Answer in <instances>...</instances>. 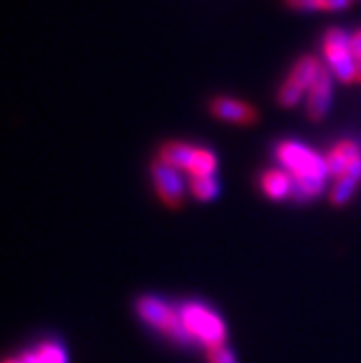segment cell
I'll list each match as a JSON object with an SVG mask.
<instances>
[{"label": "cell", "instance_id": "obj_1", "mask_svg": "<svg viewBox=\"0 0 361 363\" xmlns=\"http://www.w3.org/2000/svg\"><path fill=\"white\" fill-rule=\"evenodd\" d=\"M181 320L191 342H201L205 348L220 346L226 340V326L222 318L203 303H185L179 307Z\"/></svg>", "mask_w": 361, "mask_h": 363}, {"label": "cell", "instance_id": "obj_2", "mask_svg": "<svg viewBox=\"0 0 361 363\" xmlns=\"http://www.w3.org/2000/svg\"><path fill=\"white\" fill-rule=\"evenodd\" d=\"M135 311L142 322L157 328V331H161L163 335H168L172 342H177V344L191 342V337L187 335L185 326H183L181 311L168 303H163L161 298H157V296H142V298L135 303Z\"/></svg>", "mask_w": 361, "mask_h": 363}, {"label": "cell", "instance_id": "obj_3", "mask_svg": "<svg viewBox=\"0 0 361 363\" xmlns=\"http://www.w3.org/2000/svg\"><path fill=\"white\" fill-rule=\"evenodd\" d=\"M274 155L291 177H309V179H322V181H326V177H329L326 157H322L320 152L299 142H291V140L281 142Z\"/></svg>", "mask_w": 361, "mask_h": 363}, {"label": "cell", "instance_id": "obj_4", "mask_svg": "<svg viewBox=\"0 0 361 363\" xmlns=\"http://www.w3.org/2000/svg\"><path fill=\"white\" fill-rule=\"evenodd\" d=\"M322 52L329 70L342 83H355L359 79V61L350 50V35L342 28H329L322 38Z\"/></svg>", "mask_w": 361, "mask_h": 363}, {"label": "cell", "instance_id": "obj_5", "mask_svg": "<svg viewBox=\"0 0 361 363\" xmlns=\"http://www.w3.org/2000/svg\"><path fill=\"white\" fill-rule=\"evenodd\" d=\"M150 174H152L155 189L161 201L172 209H179L183 205V196H185V183L181 179V172L172 168L170 163L159 159L152 163Z\"/></svg>", "mask_w": 361, "mask_h": 363}, {"label": "cell", "instance_id": "obj_6", "mask_svg": "<svg viewBox=\"0 0 361 363\" xmlns=\"http://www.w3.org/2000/svg\"><path fill=\"white\" fill-rule=\"evenodd\" d=\"M331 70L329 65H322V72L313 87L307 91V116L309 120L318 122L326 116L331 107V96H333V81H331Z\"/></svg>", "mask_w": 361, "mask_h": 363}, {"label": "cell", "instance_id": "obj_7", "mask_svg": "<svg viewBox=\"0 0 361 363\" xmlns=\"http://www.w3.org/2000/svg\"><path fill=\"white\" fill-rule=\"evenodd\" d=\"M209 111L218 120L231 122V124H255L257 122V109L250 107L248 103L238 101V98L220 96L209 105Z\"/></svg>", "mask_w": 361, "mask_h": 363}, {"label": "cell", "instance_id": "obj_8", "mask_svg": "<svg viewBox=\"0 0 361 363\" xmlns=\"http://www.w3.org/2000/svg\"><path fill=\"white\" fill-rule=\"evenodd\" d=\"M361 157V146L355 140H342L338 142L329 155H326V166H329V177H333L335 181L342 179L348 168L352 166V161H357Z\"/></svg>", "mask_w": 361, "mask_h": 363}, {"label": "cell", "instance_id": "obj_9", "mask_svg": "<svg viewBox=\"0 0 361 363\" xmlns=\"http://www.w3.org/2000/svg\"><path fill=\"white\" fill-rule=\"evenodd\" d=\"M259 185L268 198H272V201H285V198L291 196L294 177L287 170H268V172L261 174Z\"/></svg>", "mask_w": 361, "mask_h": 363}, {"label": "cell", "instance_id": "obj_10", "mask_svg": "<svg viewBox=\"0 0 361 363\" xmlns=\"http://www.w3.org/2000/svg\"><path fill=\"white\" fill-rule=\"evenodd\" d=\"M320 72H322V63L316 57L305 55V57H301L296 63H294L287 81H291L294 85H299L303 91H309L313 87V83L318 81Z\"/></svg>", "mask_w": 361, "mask_h": 363}, {"label": "cell", "instance_id": "obj_11", "mask_svg": "<svg viewBox=\"0 0 361 363\" xmlns=\"http://www.w3.org/2000/svg\"><path fill=\"white\" fill-rule=\"evenodd\" d=\"M196 146L187 144V142H166L159 148V159L170 163L172 168L177 170H189L191 159H194Z\"/></svg>", "mask_w": 361, "mask_h": 363}, {"label": "cell", "instance_id": "obj_12", "mask_svg": "<svg viewBox=\"0 0 361 363\" xmlns=\"http://www.w3.org/2000/svg\"><path fill=\"white\" fill-rule=\"evenodd\" d=\"M20 363H68V352L57 342H44L35 350H26L20 357Z\"/></svg>", "mask_w": 361, "mask_h": 363}, {"label": "cell", "instance_id": "obj_13", "mask_svg": "<svg viewBox=\"0 0 361 363\" xmlns=\"http://www.w3.org/2000/svg\"><path fill=\"white\" fill-rule=\"evenodd\" d=\"M218 170V157L213 155V150L203 148V146H196L194 159H191V166L187 170V174L194 177H213Z\"/></svg>", "mask_w": 361, "mask_h": 363}, {"label": "cell", "instance_id": "obj_14", "mask_svg": "<svg viewBox=\"0 0 361 363\" xmlns=\"http://www.w3.org/2000/svg\"><path fill=\"white\" fill-rule=\"evenodd\" d=\"M324 191V181L322 179H309V177H294V187H291V201L296 203H307L311 198L320 196Z\"/></svg>", "mask_w": 361, "mask_h": 363}, {"label": "cell", "instance_id": "obj_15", "mask_svg": "<svg viewBox=\"0 0 361 363\" xmlns=\"http://www.w3.org/2000/svg\"><path fill=\"white\" fill-rule=\"evenodd\" d=\"M189 189L199 201L207 203V201H213V198L220 194V183L216 177H194L189 181Z\"/></svg>", "mask_w": 361, "mask_h": 363}, {"label": "cell", "instance_id": "obj_16", "mask_svg": "<svg viewBox=\"0 0 361 363\" xmlns=\"http://www.w3.org/2000/svg\"><path fill=\"white\" fill-rule=\"evenodd\" d=\"M357 185H359V181L352 179V177H342V179H338L335 185L331 187V194H329L331 203L338 205V207L346 205V203L350 201V198H352V194L357 191Z\"/></svg>", "mask_w": 361, "mask_h": 363}, {"label": "cell", "instance_id": "obj_17", "mask_svg": "<svg viewBox=\"0 0 361 363\" xmlns=\"http://www.w3.org/2000/svg\"><path fill=\"white\" fill-rule=\"evenodd\" d=\"M303 94H305V91H303L299 85H294L291 81L285 79V83L281 85V89H279V94H277L279 105H283V107H294V105H299V101L303 98Z\"/></svg>", "mask_w": 361, "mask_h": 363}, {"label": "cell", "instance_id": "obj_18", "mask_svg": "<svg viewBox=\"0 0 361 363\" xmlns=\"http://www.w3.org/2000/svg\"><path fill=\"white\" fill-rule=\"evenodd\" d=\"M207 363H238V357L226 344L207 348Z\"/></svg>", "mask_w": 361, "mask_h": 363}, {"label": "cell", "instance_id": "obj_19", "mask_svg": "<svg viewBox=\"0 0 361 363\" xmlns=\"http://www.w3.org/2000/svg\"><path fill=\"white\" fill-rule=\"evenodd\" d=\"M287 7L296 11H320L324 9V0H285Z\"/></svg>", "mask_w": 361, "mask_h": 363}, {"label": "cell", "instance_id": "obj_20", "mask_svg": "<svg viewBox=\"0 0 361 363\" xmlns=\"http://www.w3.org/2000/svg\"><path fill=\"white\" fill-rule=\"evenodd\" d=\"M350 50H352L355 59L361 61V28L355 33V35H350Z\"/></svg>", "mask_w": 361, "mask_h": 363}, {"label": "cell", "instance_id": "obj_21", "mask_svg": "<svg viewBox=\"0 0 361 363\" xmlns=\"http://www.w3.org/2000/svg\"><path fill=\"white\" fill-rule=\"evenodd\" d=\"M350 5V0H324V9L326 11H340Z\"/></svg>", "mask_w": 361, "mask_h": 363}, {"label": "cell", "instance_id": "obj_22", "mask_svg": "<svg viewBox=\"0 0 361 363\" xmlns=\"http://www.w3.org/2000/svg\"><path fill=\"white\" fill-rule=\"evenodd\" d=\"M5 363H20V359H7Z\"/></svg>", "mask_w": 361, "mask_h": 363}, {"label": "cell", "instance_id": "obj_23", "mask_svg": "<svg viewBox=\"0 0 361 363\" xmlns=\"http://www.w3.org/2000/svg\"><path fill=\"white\" fill-rule=\"evenodd\" d=\"M359 83H361V61H359V79H357Z\"/></svg>", "mask_w": 361, "mask_h": 363}]
</instances>
